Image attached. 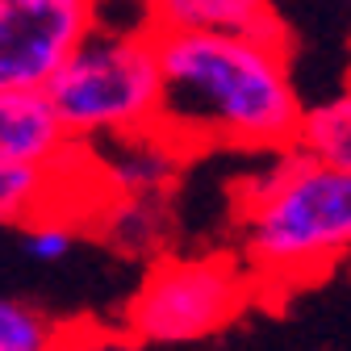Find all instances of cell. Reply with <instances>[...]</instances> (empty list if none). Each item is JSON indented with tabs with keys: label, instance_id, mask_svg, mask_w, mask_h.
I'll return each instance as SVG.
<instances>
[{
	"label": "cell",
	"instance_id": "cell-11",
	"mask_svg": "<svg viewBox=\"0 0 351 351\" xmlns=\"http://www.w3.org/2000/svg\"><path fill=\"white\" fill-rule=\"evenodd\" d=\"M21 247L38 263H59L71 251V226L63 222V217H34L25 239H21Z\"/></svg>",
	"mask_w": 351,
	"mask_h": 351
},
{
	"label": "cell",
	"instance_id": "cell-7",
	"mask_svg": "<svg viewBox=\"0 0 351 351\" xmlns=\"http://www.w3.org/2000/svg\"><path fill=\"white\" fill-rule=\"evenodd\" d=\"M155 29L259 34L272 42H293L289 25L268 0H155Z\"/></svg>",
	"mask_w": 351,
	"mask_h": 351
},
{
	"label": "cell",
	"instance_id": "cell-6",
	"mask_svg": "<svg viewBox=\"0 0 351 351\" xmlns=\"http://www.w3.org/2000/svg\"><path fill=\"white\" fill-rule=\"evenodd\" d=\"M71 143L47 88H0V159L59 163Z\"/></svg>",
	"mask_w": 351,
	"mask_h": 351
},
{
	"label": "cell",
	"instance_id": "cell-9",
	"mask_svg": "<svg viewBox=\"0 0 351 351\" xmlns=\"http://www.w3.org/2000/svg\"><path fill=\"white\" fill-rule=\"evenodd\" d=\"M55 163H29V159H0V213L5 222H34L47 217V193L55 184Z\"/></svg>",
	"mask_w": 351,
	"mask_h": 351
},
{
	"label": "cell",
	"instance_id": "cell-2",
	"mask_svg": "<svg viewBox=\"0 0 351 351\" xmlns=\"http://www.w3.org/2000/svg\"><path fill=\"white\" fill-rule=\"evenodd\" d=\"M230 209L259 289L305 285L351 255V167L297 143L263 151V163L234 180Z\"/></svg>",
	"mask_w": 351,
	"mask_h": 351
},
{
	"label": "cell",
	"instance_id": "cell-1",
	"mask_svg": "<svg viewBox=\"0 0 351 351\" xmlns=\"http://www.w3.org/2000/svg\"><path fill=\"white\" fill-rule=\"evenodd\" d=\"M163 101L155 130L184 155L276 151L301 134L293 42L213 29H155Z\"/></svg>",
	"mask_w": 351,
	"mask_h": 351
},
{
	"label": "cell",
	"instance_id": "cell-10",
	"mask_svg": "<svg viewBox=\"0 0 351 351\" xmlns=\"http://www.w3.org/2000/svg\"><path fill=\"white\" fill-rule=\"evenodd\" d=\"M59 330L47 314H38L25 301H5L0 305V351H42L55 347Z\"/></svg>",
	"mask_w": 351,
	"mask_h": 351
},
{
	"label": "cell",
	"instance_id": "cell-3",
	"mask_svg": "<svg viewBox=\"0 0 351 351\" xmlns=\"http://www.w3.org/2000/svg\"><path fill=\"white\" fill-rule=\"evenodd\" d=\"M47 93L71 138L93 143L109 134L155 130L163 101V63L155 29L117 34L97 25L47 84Z\"/></svg>",
	"mask_w": 351,
	"mask_h": 351
},
{
	"label": "cell",
	"instance_id": "cell-4",
	"mask_svg": "<svg viewBox=\"0 0 351 351\" xmlns=\"http://www.w3.org/2000/svg\"><path fill=\"white\" fill-rule=\"evenodd\" d=\"M259 297V276L230 251L197 259H159L125 310V339L134 343H201L222 335Z\"/></svg>",
	"mask_w": 351,
	"mask_h": 351
},
{
	"label": "cell",
	"instance_id": "cell-5",
	"mask_svg": "<svg viewBox=\"0 0 351 351\" xmlns=\"http://www.w3.org/2000/svg\"><path fill=\"white\" fill-rule=\"evenodd\" d=\"M97 29V0H0V88H47Z\"/></svg>",
	"mask_w": 351,
	"mask_h": 351
},
{
	"label": "cell",
	"instance_id": "cell-8",
	"mask_svg": "<svg viewBox=\"0 0 351 351\" xmlns=\"http://www.w3.org/2000/svg\"><path fill=\"white\" fill-rule=\"evenodd\" d=\"M297 147H305L318 159H330L339 167H351V80L343 84V93L305 109Z\"/></svg>",
	"mask_w": 351,
	"mask_h": 351
}]
</instances>
